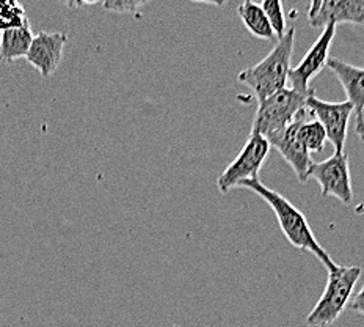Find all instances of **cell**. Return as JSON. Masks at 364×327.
<instances>
[{
	"label": "cell",
	"mask_w": 364,
	"mask_h": 327,
	"mask_svg": "<svg viewBox=\"0 0 364 327\" xmlns=\"http://www.w3.org/2000/svg\"><path fill=\"white\" fill-rule=\"evenodd\" d=\"M239 187L248 189V191L257 194L265 203L269 204V207L273 209V212H275L279 228L283 230L286 239L289 241L294 247H297L300 250H306V252L313 254L317 260L325 266V269L328 272L336 269L338 264L331 260V256L328 255L327 250L318 244L306 217L303 216V212L295 208L289 200L284 199L282 194L273 191V189L264 186L259 181V178L240 182Z\"/></svg>",
	"instance_id": "obj_1"
},
{
	"label": "cell",
	"mask_w": 364,
	"mask_h": 327,
	"mask_svg": "<svg viewBox=\"0 0 364 327\" xmlns=\"http://www.w3.org/2000/svg\"><path fill=\"white\" fill-rule=\"evenodd\" d=\"M295 41V27L287 28L283 38H279L270 54L259 63L240 71L237 79L253 90L257 103L286 88L287 76L291 71V57Z\"/></svg>",
	"instance_id": "obj_2"
},
{
	"label": "cell",
	"mask_w": 364,
	"mask_h": 327,
	"mask_svg": "<svg viewBox=\"0 0 364 327\" xmlns=\"http://www.w3.org/2000/svg\"><path fill=\"white\" fill-rule=\"evenodd\" d=\"M360 266H336L328 272V280L321 299L309 311L306 324L311 327H327L343 315L350 302L353 288L361 277Z\"/></svg>",
	"instance_id": "obj_3"
},
{
	"label": "cell",
	"mask_w": 364,
	"mask_h": 327,
	"mask_svg": "<svg viewBox=\"0 0 364 327\" xmlns=\"http://www.w3.org/2000/svg\"><path fill=\"white\" fill-rule=\"evenodd\" d=\"M306 95L292 88L279 90L257 105L252 131L261 134L270 143L306 109Z\"/></svg>",
	"instance_id": "obj_4"
},
{
	"label": "cell",
	"mask_w": 364,
	"mask_h": 327,
	"mask_svg": "<svg viewBox=\"0 0 364 327\" xmlns=\"http://www.w3.org/2000/svg\"><path fill=\"white\" fill-rule=\"evenodd\" d=\"M270 153V143L261 134L252 131L245 147L242 148L237 157L226 167L217 181L218 191L228 194L231 189L237 187L240 182L256 180Z\"/></svg>",
	"instance_id": "obj_5"
},
{
	"label": "cell",
	"mask_w": 364,
	"mask_h": 327,
	"mask_svg": "<svg viewBox=\"0 0 364 327\" xmlns=\"http://www.w3.org/2000/svg\"><path fill=\"white\" fill-rule=\"evenodd\" d=\"M308 177L318 182L322 197H335L344 204L352 203V178L348 169V155L344 151L335 153L322 162H313Z\"/></svg>",
	"instance_id": "obj_6"
},
{
	"label": "cell",
	"mask_w": 364,
	"mask_h": 327,
	"mask_svg": "<svg viewBox=\"0 0 364 327\" xmlns=\"http://www.w3.org/2000/svg\"><path fill=\"white\" fill-rule=\"evenodd\" d=\"M306 108L311 115L321 123L327 133V140L335 148V153H343L347 140L348 121L353 113L352 104L344 103H328L318 100L316 93L308 96Z\"/></svg>",
	"instance_id": "obj_7"
},
{
	"label": "cell",
	"mask_w": 364,
	"mask_h": 327,
	"mask_svg": "<svg viewBox=\"0 0 364 327\" xmlns=\"http://www.w3.org/2000/svg\"><path fill=\"white\" fill-rule=\"evenodd\" d=\"M336 35V26H327L323 32L318 36V40L311 46L306 56L303 57L299 66L291 68L289 76H287V82L291 83V88L299 91L301 95H313L314 90L311 88V81L321 73L325 65L328 62V52L330 46L333 43V38Z\"/></svg>",
	"instance_id": "obj_8"
},
{
	"label": "cell",
	"mask_w": 364,
	"mask_h": 327,
	"mask_svg": "<svg viewBox=\"0 0 364 327\" xmlns=\"http://www.w3.org/2000/svg\"><path fill=\"white\" fill-rule=\"evenodd\" d=\"M311 27L364 24V0H314L308 10Z\"/></svg>",
	"instance_id": "obj_9"
},
{
	"label": "cell",
	"mask_w": 364,
	"mask_h": 327,
	"mask_svg": "<svg viewBox=\"0 0 364 327\" xmlns=\"http://www.w3.org/2000/svg\"><path fill=\"white\" fill-rule=\"evenodd\" d=\"M306 110L308 109L303 110L275 140L270 142V148H277L278 153L284 157V161L292 167L295 177H297L299 182H301V185H305L309 180V169L314 162L313 159H311V153L306 150V147L303 145L299 135L300 121L306 113Z\"/></svg>",
	"instance_id": "obj_10"
},
{
	"label": "cell",
	"mask_w": 364,
	"mask_h": 327,
	"mask_svg": "<svg viewBox=\"0 0 364 327\" xmlns=\"http://www.w3.org/2000/svg\"><path fill=\"white\" fill-rule=\"evenodd\" d=\"M68 36L60 32H40L33 35V41L27 52V62L40 73L43 78H49L55 73L63 57V49Z\"/></svg>",
	"instance_id": "obj_11"
},
{
	"label": "cell",
	"mask_w": 364,
	"mask_h": 327,
	"mask_svg": "<svg viewBox=\"0 0 364 327\" xmlns=\"http://www.w3.org/2000/svg\"><path fill=\"white\" fill-rule=\"evenodd\" d=\"M325 66L333 71L344 87L347 101L352 104L356 117L364 115V68L353 66L338 58H328Z\"/></svg>",
	"instance_id": "obj_12"
},
{
	"label": "cell",
	"mask_w": 364,
	"mask_h": 327,
	"mask_svg": "<svg viewBox=\"0 0 364 327\" xmlns=\"http://www.w3.org/2000/svg\"><path fill=\"white\" fill-rule=\"evenodd\" d=\"M33 41V32L30 27L5 30L0 33V60L4 63H13L14 60L24 58Z\"/></svg>",
	"instance_id": "obj_13"
},
{
	"label": "cell",
	"mask_w": 364,
	"mask_h": 327,
	"mask_svg": "<svg viewBox=\"0 0 364 327\" xmlns=\"http://www.w3.org/2000/svg\"><path fill=\"white\" fill-rule=\"evenodd\" d=\"M237 14L240 21L244 22L245 28L256 38L269 41L275 38V33H273V30L269 24L267 16H265V13L259 4L250 2V0L248 2L240 4L237 9Z\"/></svg>",
	"instance_id": "obj_14"
},
{
	"label": "cell",
	"mask_w": 364,
	"mask_h": 327,
	"mask_svg": "<svg viewBox=\"0 0 364 327\" xmlns=\"http://www.w3.org/2000/svg\"><path fill=\"white\" fill-rule=\"evenodd\" d=\"M309 115L311 112L306 110V113L303 115L300 121L299 135L303 142V145L306 147L309 153H321V151L325 148V143H327V133H325L323 126L318 123L316 118L309 120L308 118Z\"/></svg>",
	"instance_id": "obj_15"
},
{
	"label": "cell",
	"mask_w": 364,
	"mask_h": 327,
	"mask_svg": "<svg viewBox=\"0 0 364 327\" xmlns=\"http://www.w3.org/2000/svg\"><path fill=\"white\" fill-rule=\"evenodd\" d=\"M19 27H30L24 6L13 0H0V33Z\"/></svg>",
	"instance_id": "obj_16"
},
{
	"label": "cell",
	"mask_w": 364,
	"mask_h": 327,
	"mask_svg": "<svg viewBox=\"0 0 364 327\" xmlns=\"http://www.w3.org/2000/svg\"><path fill=\"white\" fill-rule=\"evenodd\" d=\"M261 6L265 13V16H267V21L273 30V33H275L278 40L279 38H283L287 32L283 4L279 2V0H265Z\"/></svg>",
	"instance_id": "obj_17"
},
{
	"label": "cell",
	"mask_w": 364,
	"mask_h": 327,
	"mask_svg": "<svg viewBox=\"0 0 364 327\" xmlns=\"http://www.w3.org/2000/svg\"><path fill=\"white\" fill-rule=\"evenodd\" d=\"M145 4L146 2H135V0H121V2H118V0L117 2L109 0V2H101L96 5H100L102 10L113 11V13H134V14H136Z\"/></svg>",
	"instance_id": "obj_18"
},
{
	"label": "cell",
	"mask_w": 364,
	"mask_h": 327,
	"mask_svg": "<svg viewBox=\"0 0 364 327\" xmlns=\"http://www.w3.org/2000/svg\"><path fill=\"white\" fill-rule=\"evenodd\" d=\"M348 307L364 318V286L361 288L360 293L356 294L350 302H348Z\"/></svg>",
	"instance_id": "obj_19"
},
{
	"label": "cell",
	"mask_w": 364,
	"mask_h": 327,
	"mask_svg": "<svg viewBox=\"0 0 364 327\" xmlns=\"http://www.w3.org/2000/svg\"><path fill=\"white\" fill-rule=\"evenodd\" d=\"M355 133H356V135H358L360 139L364 142V115L356 117V121H355Z\"/></svg>",
	"instance_id": "obj_20"
},
{
	"label": "cell",
	"mask_w": 364,
	"mask_h": 327,
	"mask_svg": "<svg viewBox=\"0 0 364 327\" xmlns=\"http://www.w3.org/2000/svg\"><path fill=\"white\" fill-rule=\"evenodd\" d=\"M173 327H179V326H173Z\"/></svg>",
	"instance_id": "obj_21"
}]
</instances>
